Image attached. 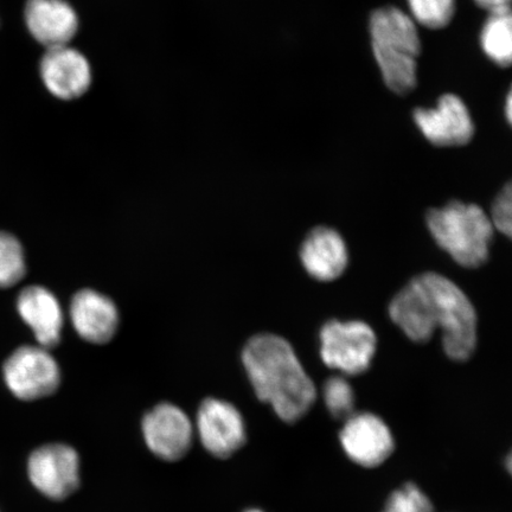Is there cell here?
Instances as JSON below:
<instances>
[{
  "label": "cell",
  "instance_id": "cell-1",
  "mask_svg": "<svg viewBox=\"0 0 512 512\" xmlns=\"http://www.w3.org/2000/svg\"><path fill=\"white\" fill-rule=\"evenodd\" d=\"M390 318L413 342L430 341L441 331L445 354L465 362L477 345V315L470 299L453 281L438 273L418 275L396 294Z\"/></svg>",
  "mask_w": 512,
  "mask_h": 512
},
{
  "label": "cell",
  "instance_id": "cell-2",
  "mask_svg": "<svg viewBox=\"0 0 512 512\" xmlns=\"http://www.w3.org/2000/svg\"><path fill=\"white\" fill-rule=\"evenodd\" d=\"M242 363L259 400L278 418L294 424L310 412L317 389L285 338L262 334L249 339Z\"/></svg>",
  "mask_w": 512,
  "mask_h": 512
},
{
  "label": "cell",
  "instance_id": "cell-3",
  "mask_svg": "<svg viewBox=\"0 0 512 512\" xmlns=\"http://www.w3.org/2000/svg\"><path fill=\"white\" fill-rule=\"evenodd\" d=\"M374 55L384 82L396 94H408L416 87V67L421 50L414 19L396 8L374 12L370 19Z\"/></svg>",
  "mask_w": 512,
  "mask_h": 512
},
{
  "label": "cell",
  "instance_id": "cell-4",
  "mask_svg": "<svg viewBox=\"0 0 512 512\" xmlns=\"http://www.w3.org/2000/svg\"><path fill=\"white\" fill-rule=\"evenodd\" d=\"M427 226L435 242L460 266L476 268L488 260L495 228L476 204L452 201L432 209Z\"/></svg>",
  "mask_w": 512,
  "mask_h": 512
},
{
  "label": "cell",
  "instance_id": "cell-5",
  "mask_svg": "<svg viewBox=\"0 0 512 512\" xmlns=\"http://www.w3.org/2000/svg\"><path fill=\"white\" fill-rule=\"evenodd\" d=\"M373 329L360 320H330L320 331V356L332 370L345 376H357L370 368L376 352Z\"/></svg>",
  "mask_w": 512,
  "mask_h": 512
},
{
  "label": "cell",
  "instance_id": "cell-6",
  "mask_svg": "<svg viewBox=\"0 0 512 512\" xmlns=\"http://www.w3.org/2000/svg\"><path fill=\"white\" fill-rule=\"evenodd\" d=\"M6 387L22 401L53 395L60 387L61 370L55 358L42 347H22L12 352L3 367Z\"/></svg>",
  "mask_w": 512,
  "mask_h": 512
},
{
  "label": "cell",
  "instance_id": "cell-7",
  "mask_svg": "<svg viewBox=\"0 0 512 512\" xmlns=\"http://www.w3.org/2000/svg\"><path fill=\"white\" fill-rule=\"evenodd\" d=\"M28 476L38 492L53 501L72 496L80 486V457L72 446L49 444L36 448L28 460Z\"/></svg>",
  "mask_w": 512,
  "mask_h": 512
},
{
  "label": "cell",
  "instance_id": "cell-8",
  "mask_svg": "<svg viewBox=\"0 0 512 512\" xmlns=\"http://www.w3.org/2000/svg\"><path fill=\"white\" fill-rule=\"evenodd\" d=\"M339 440L351 462L373 469L386 463L395 448L394 435L379 415L354 413L344 420Z\"/></svg>",
  "mask_w": 512,
  "mask_h": 512
},
{
  "label": "cell",
  "instance_id": "cell-9",
  "mask_svg": "<svg viewBox=\"0 0 512 512\" xmlns=\"http://www.w3.org/2000/svg\"><path fill=\"white\" fill-rule=\"evenodd\" d=\"M196 427L203 447L216 458L228 459L246 444L245 420L239 409L227 401H203Z\"/></svg>",
  "mask_w": 512,
  "mask_h": 512
},
{
  "label": "cell",
  "instance_id": "cell-10",
  "mask_svg": "<svg viewBox=\"0 0 512 512\" xmlns=\"http://www.w3.org/2000/svg\"><path fill=\"white\" fill-rule=\"evenodd\" d=\"M143 434L147 447L165 462L187 456L194 439V426L181 408L160 403L144 416Z\"/></svg>",
  "mask_w": 512,
  "mask_h": 512
},
{
  "label": "cell",
  "instance_id": "cell-11",
  "mask_svg": "<svg viewBox=\"0 0 512 512\" xmlns=\"http://www.w3.org/2000/svg\"><path fill=\"white\" fill-rule=\"evenodd\" d=\"M416 125L435 146L452 147L469 144L475 125L463 100L457 95L441 96L437 108H419L414 112Z\"/></svg>",
  "mask_w": 512,
  "mask_h": 512
},
{
  "label": "cell",
  "instance_id": "cell-12",
  "mask_svg": "<svg viewBox=\"0 0 512 512\" xmlns=\"http://www.w3.org/2000/svg\"><path fill=\"white\" fill-rule=\"evenodd\" d=\"M44 86L61 100H75L92 85L91 64L80 51L68 46L48 49L40 64Z\"/></svg>",
  "mask_w": 512,
  "mask_h": 512
},
{
  "label": "cell",
  "instance_id": "cell-13",
  "mask_svg": "<svg viewBox=\"0 0 512 512\" xmlns=\"http://www.w3.org/2000/svg\"><path fill=\"white\" fill-rule=\"evenodd\" d=\"M25 23L32 37L43 47L68 46L79 29V18L66 0H28Z\"/></svg>",
  "mask_w": 512,
  "mask_h": 512
},
{
  "label": "cell",
  "instance_id": "cell-14",
  "mask_svg": "<svg viewBox=\"0 0 512 512\" xmlns=\"http://www.w3.org/2000/svg\"><path fill=\"white\" fill-rule=\"evenodd\" d=\"M70 319L80 337L93 344L110 342L119 325L117 306L110 298L93 290L75 294L70 305Z\"/></svg>",
  "mask_w": 512,
  "mask_h": 512
},
{
  "label": "cell",
  "instance_id": "cell-15",
  "mask_svg": "<svg viewBox=\"0 0 512 512\" xmlns=\"http://www.w3.org/2000/svg\"><path fill=\"white\" fill-rule=\"evenodd\" d=\"M17 310L40 347L49 350L60 343L63 312L59 300L47 288H24L17 299Z\"/></svg>",
  "mask_w": 512,
  "mask_h": 512
},
{
  "label": "cell",
  "instance_id": "cell-16",
  "mask_svg": "<svg viewBox=\"0 0 512 512\" xmlns=\"http://www.w3.org/2000/svg\"><path fill=\"white\" fill-rule=\"evenodd\" d=\"M300 259L307 273L319 281H332L343 274L348 266L347 245L335 229L317 227L307 235Z\"/></svg>",
  "mask_w": 512,
  "mask_h": 512
},
{
  "label": "cell",
  "instance_id": "cell-17",
  "mask_svg": "<svg viewBox=\"0 0 512 512\" xmlns=\"http://www.w3.org/2000/svg\"><path fill=\"white\" fill-rule=\"evenodd\" d=\"M482 48L486 56L499 67L508 68L512 60V18L511 11L491 12L484 24Z\"/></svg>",
  "mask_w": 512,
  "mask_h": 512
},
{
  "label": "cell",
  "instance_id": "cell-18",
  "mask_svg": "<svg viewBox=\"0 0 512 512\" xmlns=\"http://www.w3.org/2000/svg\"><path fill=\"white\" fill-rule=\"evenodd\" d=\"M27 272L24 251L16 236L0 230V288L15 286Z\"/></svg>",
  "mask_w": 512,
  "mask_h": 512
},
{
  "label": "cell",
  "instance_id": "cell-19",
  "mask_svg": "<svg viewBox=\"0 0 512 512\" xmlns=\"http://www.w3.org/2000/svg\"><path fill=\"white\" fill-rule=\"evenodd\" d=\"M323 399L326 408L336 419L344 421L355 413L354 388L342 375L332 376L326 380L323 386Z\"/></svg>",
  "mask_w": 512,
  "mask_h": 512
},
{
  "label": "cell",
  "instance_id": "cell-20",
  "mask_svg": "<svg viewBox=\"0 0 512 512\" xmlns=\"http://www.w3.org/2000/svg\"><path fill=\"white\" fill-rule=\"evenodd\" d=\"M414 22L428 29L447 27L456 12V0H407Z\"/></svg>",
  "mask_w": 512,
  "mask_h": 512
},
{
  "label": "cell",
  "instance_id": "cell-21",
  "mask_svg": "<svg viewBox=\"0 0 512 512\" xmlns=\"http://www.w3.org/2000/svg\"><path fill=\"white\" fill-rule=\"evenodd\" d=\"M381 512H434V507L418 485L407 483L390 494Z\"/></svg>",
  "mask_w": 512,
  "mask_h": 512
},
{
  "label": "cell",
  "instance_id": "cell-22",
  "mask_svg": "<svg viewBox=\"0 0 512 512\" xmlns=\"http://www.w3.org/2000/svg\"><path fill=\"white\" fill-rule=\"evenodd\" d=\"M512 189L511 184L501 191L496 197L491 211V223L498 232H501L510 238L512 230Z\"/></svg>",
  "mask_w": 512,
  "mask_h": 512
},
{
  "label": "cell",
  "instance_id": "cell-23",
  "mask_svg": "<svg viewBox=\"0 0 512 512\" xmlns=\"http://www.w3.org/2000/svg\"><path fill=\"white\" fill-rule=\"evenodd\" d=\"M479 8L486 11L497 12L510 9L511 0H475Z\"/></svg>",
  "mask_w": 512,
  "mask_h": 512
},
{
  "label": "cell",
  "instance_id": "cell-24",
  "mask_svg": "<svg viewBox=\"0 0 512 512\" xmlns=\"http://www.w3.org/2000/svg\"><path fill=\"white\" fill-rule=\"evenodd\" d=\"M505 113H507L508 121H509V123H511V119H512V98H511V93H509L508 98H507V111H505Z\"/></svg>",
  "mask_w": 512,
  "mask_h": 512
},
{
  "label": "cell",
  "instance_id": "cell-25",
  "mask_svg": "<svg viewBox=\"0 0 512 512\" xmlns=\"http://www.w3.org/2000/svg\"><path fill=\"white\" fill-rule=\"evenodd\" d=\"M245 512H264V511H261L259 509H249V510H246Z\"/></svg>",
  "mask_w": 512,
  "mask_h": 512
}]
</instances>
